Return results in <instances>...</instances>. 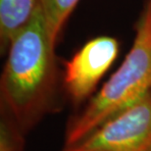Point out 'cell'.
<instances>
[{
	"mask_svg": "<svg viewBox=\"0 0 151 151\" xmlns=\"http://www.w3.org/2000/svg\"><path fill=\"white\" fill-rule=\"evenodd\" d=\"M25 134L17 121L1 106L0 118V151H24Z\"/></svg>",
	"mask_w": 151,
	"mask_h": 151,
	"instance_id": "52a82bcc",
	"label": "cell"
},
{
	"mask_svg": "<svg viewBox=\"0 0 151 151\" xmlns=\"http://www.w3.org/2000/svg\"><path fill=\"white\" fill-rule=\"evenodd\" d=\"M40 0H0V46L8 50L13 37L29 23Z\"/></svg>",
	"mask_w": 151,
	"mask_h": 151,
	"instance_id": "5b68a950",
	"label": "cell"
},
{
	"mask_svg": "<svg viewBox=\"0 0 151 151\" xmlns=\"http://www.w3.org/2000/svg\"><path fill=\"white\" fill-rule=\"evenodd\" d=\"M54 46L39 4L29 23L11 40L0 81L1 106L26 134L56 106Z\"/></svg>",
	"mask_w": 151,
	"mask_h": 151,
	"instance_id": "6da1fadb",
	"label": "cell"
},
{
	"mask_svg": "<svg viewBox=\"0 0 151 151\" xmlns=\"http://www.w3.org/2000/svg\"><path fill=\"white\" fill-rule=\"evenodd\" d=\"M80 0H40L48 32L52 40L56 43L58 35L72 11Z\"/></svg>",
	"mask_w": 151,
	"mask_h": 151,
	"instance_id": "8992f818",
	"label": "cell"
},
{
	"mask_svg": "<svg viewBox=\"0 0 151 151\" xmlns=\"http://www.w3.org/2000/svg\"><path fill=\"white\" fill-rule=\"evenodd\" d=\"M151 90V0L137 25L134 44L122 65L83 109L69 121L65 147L74 145L96 128Z\"/></svg>",
	"mask_w": 151,
	"mask_h": 151,
	"instance_id": "7a4b0ae2",
	"label": "cell"
},
{
	"mask_svg": "<svg viewBox=\"0 0 151 151\" xmlns=\"http://www.w3.org/2000/svg\"><path fill=\"white\" fill-rule=\"evenodd\" d=\"M118 53L119 42L116 38L98 37L87 41L66 62L63 83L75 104H80L91 96Z\"/></svg>",
	"mask_w": 151,
	"mask_h": 151,
	"instance_id": "277c9868",
	"label": "cell"
},
{
	"mask_svg": "<svg viewBox=\"0 0 151 151\" xmlns=\"http://www.w3.org/2000/svg\"><path fill=\"white\" fill-rule=\"evenodd\" d=\"M63 151H151V90Z\"/></svg>",
	"mask_w": 151,
	"mask_h": 151,
	"instance_id": "3957f363",
	"label": "cell"
}]
</instances>
